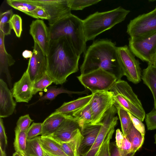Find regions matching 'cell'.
Masks as SVG:
<instances>
[{"instance_id":"obj_14","label":"cell","mask_w":156,"mask_h":156,"mask_svg":"<svg viewBox=\"0 0 156 156\" xmlns=\"http://www.w3.org/2000/svg\"><path fill=\"white\" fill-rule=\"evenodd\" d=\"M29 32L34 42L47 56L51 40L49 28L44 21L39 19L33 21L30 25Z\"/></svg>"},{"instance_id":"obj_19","label":"cell","mask_w":156,"mask_h":156,"mask_svg":"<svg viewBox=\"0 0 156 156\" xmlns=\"http://www.w3.org/2000/svg\"><path fill=\"white\" fill-rule=\"evenodd\" d=\"M68 116L56 111L52 113L42 123L41 136H49L54 133Z\"/></svg>"},{"instance_id":"obj_25","label":"cell","mask_w":156,"mask_h":156,"mask_svg":"<svg viewBox=\"0 0 156 156\" xmlns=\"http://www.w3.org/2000/svg\"><path fill=\"white\" fill-rule=\"evenodd\" d=\"M6 2L14 9L32 17V13L38 6L30 0H7Z\"/></svg>"},{"instance_id":"obj_26","label":"cell","mask_w":156,"mask_h":156,"mask_svg":"<svg viewBox=\"0 0 156 156\" xmlns=\"http://www.w3.org/2000/svg\"><path fill=\"white\" fill-rule=\"evenodd\" d=\"M124 136H125L131 143L133 152H136L143 144L144 136L135 128L133 123Z\"/></svg>"},{"instance_id":"obj_47","label":"cell","mask_w":156,"mask_h":156,"mask_svg":"<svg viewBox=\"0 0 156 156\" xmlns=\"http://www.w3.org/2000/svg\"><path fill=\"white\" fill-rule=\"evenodd\" d=\"M0 156H6L5 151H3L0 148Z\"/></svg>"},{"instance_id":"obj_7","label":"cell","mask_w":156,"mask_h":156,"mask_svg":"<svg viewBox=\"0 0 156 156\" xmlns=\"http://www.w3.org/2000/svg\"><path fill=\"white\" fill-rule=\"evenodd\" d=\"M128 46L135 56L148 64H152L156 54V32L143 36L130 37Z\"/></svg>"},{"instance_id":"obj_27","label":"cell","mask_w":156,"mask_h":156,"mask_svg":"<svg viewBox=\"0 0 156 156\" xmlns=\"http://www.w3.org/2000/svg\"><path fill=\"white\" fill-rule=\"evenodd\" d=\"M89 103L72 115L78 123L80 129L85 125L91 123L92 121V114Z\"/></svg>"},{"instance_id":"obj_23","label":"cell","mask_w":156,"mask_h":156,"mask_svg":"<svg viewBox=\"0 0 156 156\" xmlns=\"http://www.w3.org/2000/svg\"><path fill=\"white\" fill-rule=\"evenodd\" d=\"M83 139L80 129H79L76 134L70 141L59 142L64 152L68 156H80V147Z\"/></svg>"},{"instance_id":"obj_4","label":"cell","mask_w":156,"mask_h":156,"mask_svg":"<svg viewBox=\"0 0 156 156\" xmlns=\"http://www.w3.org/2000/svg\"><path fill=\"white\" fill-rule=\"evenodd\" d=\"M130 11L121 6L103 12H96L83 20L84 33L87 42L125 20Z\"/></svg>"},{"instance_id":"obj_2","label":"cell","mask_w":156,"mask_h":156,"mask_svg":"<svg viewBox=\"0 0 156 156\" xmlns=\"http://www.w3.org/2000/svg\"><path fill=\"white\" fill-rule=\"evenodd\" d=\"M84 53L83 61L80 67L81 74L101 68L113 75L117 80L124 76L117 47L111 40H96Z\"/></svg>"},{"instance_id":"obj_38","label":"cell","mask_w":156,"mask_h":156,"mask_svg":"<svg viewBox=\"0 0 156 156\" xmlns=\"http://www.w3.org/2000/svg\"><path fill=\"white\" fill-rule=\"evenodd\" d=\"M33 121L31 119L29 114L22 116L17 121L15 130L26 131L30 126V124Z\"/></svg>"},{"instance_id":"obj_10","label":"cell","mask_w":156,"mask_h":156,"mask_svg":"<svg viewBox=\"0 0 156 156\" xmlns=\"http://www.w3.org/2000/svg\"><path fill=\"white\" fill-rule=\"evenodd\" d=\"M92 94L89 103L93 116L91 124H101L108 110L114 105L112 93L110 91H98Z\"/></svg>"},{"instance_id":"obj_11","label":"cell","mask_w":156,"mask_h":156,"mask_svg":"<svg viewBox=\"0 0 156 156\" xmlns=\"http://www.w3.org/2000/svg\"><path fill=\"white\" fill-rule=\"evenodd\" d=\"M36 5L43 7L48 13L49 26L71 14L67 0H30Z\"/></svg>"},{"instance_id":"obj_16","label":"cell","mask_w":156,"mask_h":156,"mask_svg":"<svg viewBox=\"0 0 156 156\" xmlns=\"http://www.w3.org/2000/svg\"><path fill=\"white\" fill-rule=\"evenodd\" d=\"M79 129L80 128L77 122L71 115H68L58 129L49 136L58 142H66L72 139Z\"/></svg>"},{"instance_id":"obj_20","label":"cell","mask_w":156,"mask_h":156,"mask_svg":"<svg viewBox=\"0 0 156 156\" xmlns=\"http://www.w3.org/2000/svg\"><path fill=\"white\" fill-rule=\"evenodd\" d=\"M5 35L0 30V74H5L8 83L11 87L12 79L9 67L13 65L15 61L12 56L6 50L4 43Z\"/></svg>"},{"instance_id":"obj_9","label":"cell","mask_w":156,"mask_h":156,"mask_svg":"<svg viewBox=\"0 0 156 156\" xmlns=\"http://www.w3.org/2000/svg\"><path fill=\"white\" fill-rule=\"evenodd\" d=\"M126 32L131 38L156 32V6L152 11L131 20L127 26Z\"/></svg>"},{"instance_id":"obj_28","label":"cell","mask_w":156,"mask_h":156,"mask_svg":"<svg viewBox=\"0 0 156 156\" xmlns=\"http://www.w3.org/2000/svg\"><path fill=\"white\" fill-rule=\"evenodd\" d=\"M24 156H44L43 150L39 142V136L27 140Z\"/></svg>"},{"instance_id":"obj_50","label":"cell","mask_w":156,"mask_h":156,"mask_svg":"<svg viewBox=\"0 0 156 156\" xmlns=\"http://www.w3.org/2000/svg\"><path fill=\"white\" fill-rule=\"evenodd\" d=\"M152 64L156 67V54L155 55Z\"/></svg>"},{"instance_id":"obj_5","label":"cell","mask_w":156,"mask_h":156,"mask_svg":"<svg viewBox=\"0 0 156 156\" xmlns=\"http://www.w3.org/2000/svg\"><path fill=\"white\" fill-rule=\"evenodd\" d=\"M109 91L112 93L115 107L122 108L144 121L146 114L142 103L127 82L117 80Z\"/></svg>"},{"instance_id":"obj_17","label":"cell","mask_w":156,"mask_h":156,"mask_svg":"<svg viewBox=\"0 0 156 156\" xmlns=\"http://www.w3.org/2000/svg\"><path fill=\"white\" fill-rule=\"evenodd\" d=\"M12 93L6 83L0 79V117L6 118L11 115L16 106L13 98Z\"/></svg>"},{"instance_id":"obj_34","label":"cell","mask_w":156,"mask_h":156,"mask_svg":"<svg viewBox=\"0 0 156 156\" xmlns=\"http://www.w3.org/2000/svg\"><path fill=\"white\" fill-rule=\"evenodd\" d=\"M53 81L47 74L44 75L41 79L33 83L32 88L33 95L35 94L39 91H43Z\"/></svg>"},{"instance_id":"obj_51","label":"cell","mask_w":156,"mask_h":156,"mask_svg":"<svg viewBox=\"0 0 156 156\" xmlns=\"http://www.w3.org/2000/svg\"><path fill=\"white\" fill-rule=\"evenodd\" d=\"M154 138L155 139L154 143L156 144V133L155 134Z\"/></svg>"},{"instance_id":"obj_32","label":"cell","mask_w":156,"mask_h":156,"mask_svg":"<svg viewBox=\"0 0 156 156\" xmlns=\"http://www.w3.org/2000/svg\"><path fill=\"white\" fill-rule=\"evenodd\" d=\"M116 108L120 120L122 133L125 136L132 123V121L127 111L119 107Z\"/></svg>"},{"instance_id":"obj_39","label":"cell","mask_w":156,"mask_h":156,"mask_svg":"<svg viewBox=\"0 0 156 156\" xmlns=\"http://www.w3.org/2000/svg\"><path fill=\"white\" fill-rule=\"evenodd\" d=\"M145 120L148 130L156 129V110L153 109L146 114Z\"/></svg>"},{"instance_id":"obj_12","label":"cell","mask_w":156,"mask_h":156,"mask_svg":"<svg viewBox=\"0 0 156 156\" xmlns=\"http://www.w3.org/2000/svg\"><path fill=\"white\" fill-rule=\"evenodd\" d=\"M117 113L116 107L112 105L105 113L96 139L90 149L80 156H95L109 131L116 126L118 119L115 115Z\"/></svg>"},{"instance_id":"obj_41","label":"cell","mask_w":156,"mask_h":156,"mask_svg":"<svg viewBox=\"0 0 156 156\" xmlns=\"http://www.w3.org/2000/svg\"><path fill=\"white\" fill-rule=\"evenodd\" d=\"M7 146V138L6 136L3 119L0 118V148L5 151Z\"/></svg>"},{"instance_id":"obj_15","label":"cell","mask_w":156,"mask_h":156,"mask_svg":"<svg viewBox=\"0 0 156 156\" xmlns=\"http://www.w3.org/2000/svg\"><path fill=\"white\" fill-rule=\"evenodd\" d=\"M33 83L26 71L21 78L15 82L12 89V94L17 102L28 103L33 96Z\"/></svg>"},{"instance_id":"obj_36","label":"cell","mask_w":156,"mask_h":156,"mask_svg":"<svg viewBox=\"0 0 156 156\" xmlns=\"http://www.w3.org/2000/svg\"><path fill=\"white\" fill-rule=\"evenodd\" d=\"M42 129V123H33L26 130L27 140L31 139L41 135Z\"/></svg>"},{"instance_id":"obj_40","label":"cell","mask_w":156,"mask_h":156,"mask_svg":"<svg viewBox=\"0 0 156 156\" xmlns=\"http://www.w3.org/2000/svg\"><path fill=\"white\" fill-rule=\"evenodd\" d=\"M110 156H133L135 152L128 153L122 150L116 145L115 143L112 142L110 145Z\"/></svg>"},{"instance_id":"obj_44","label":"cell","mask_w":156,"mask_h":156,"mask_svg":"<svg viewBox=\"0 0 156 156\" xmlns=\"http://www.w3.org/2000/svg\"><path fill=\"white\" fill-rule=\"evenodd\" d=\"M120 148L128 153L133 152L132 150V145L131 143L125 136H124L122 145Z\"/></svg>"},{"instance_id":"obj_3","label":"cell","mask_w":156,"mask_h":156,"mask_svg":"<svg viewBox=\"0 0 156 156\" xmlns=\"http://www.w3.org/2000/svg\"><path fill=\"white\" fill-rule=\"evenodd\" d=\"M49 29L51 41L66 37L79 56L86 51L83 20L77 16L71 13L49 26Z\"/></svg>"},{"instance_id":"obj_6","label":"cell","mask_w":156,"mask_h":156,"mask_svg":"<svg viewBox=\"0 0 156 156\" xmlns=\"http://www.w3.org/2000/svg\"><path fill=\"white\" fill-rule=\"evenodd\" d=\"M77 77L92 94L98 91H109L117 80L114 76L101 68L81 74Z\"/></svg>"},{"instance_id":"obj_22","label":"cell","mask_w":156,"mask_h":156,"mask_svg":"<svg viewBox=\"0 0 156 156\" xmlns=\"http://www.w3.org/2000/svg\"><path fill=\"white\" fill-rule=\"evenodd\" d=\"M141 79L151 90L154 99V109L156 110V67L152 64H148L143 70Z\"/></svg>"},{"instance_id":"obj_48","label":"cell","mask_w":156,"mask_h":156,"mask_svg":"<svg viewBox=\"0 0 156 156\" xmlns=\"http://www.w3.org/2000/svg\"><path fill=\"white\" fill-rule=\"evenodd\" d=\"M13 156H24L23 154L15 152L12 155Z\"/></svg>"},{"instance_id":"obj_33","label":"cell","mask_w":156,"mask_h":156,"mask_svg":"<svg viewBox=\"0 0 156 156\" xmlns=\"http://www.w3.org/2000/svg\"><path fill=\"white\" fill-rule=\"evenodd\" d=\"M101 0H67L68 6L71 10H82L85 8L97 4Z\"/></svg>"},{"instance_id":"obj_46","label":"cell","mask_w":156,"mask_h":156,"mask_svg":"<svg viewBox=\"0 0 156 156\" xmlns=\"http://www.w3.org/2000/svg\"><path fill=\"white\" fill-rule=\"evenodd\" d=\"M33 55V52L28 50H25L22 53L23 56L25 58H30Z\"/></svg>"},{"instance_id":"obj_8","label":"cell","mask_w":156,"mask_h":156,"mask_svg":"<svg viewBox=\"0 0 156 156\" xmlns=\"http://www.w3.org/2000/svg\"><path fill=\"white\" fill-rule=\"evenodd\" d=\"M117 50L124 76L133 83H139L141 80L142 74L139 61L127 45L117 47Z\"/></svg>"},{"instance_id":"obj_30","label":"cell","mask_w":156,"mask_h":156,"mask_svg":"<svg viewBox=\"0 0 156 156\" xmlns=\"http://www.w3.org/2000/svg\"><path fill=\"white\" fill-rule=\"evenodd\" d=\"M15 138L13 143L14 149L16 152L23 154L27 147V137L26 131H20L15 130Z\"/></svg>"},{"instance_id":"obj_53","label":"cell","mask_w":156,"mask_h":156,"mask_svg":"<svg viewBox=\"0 0 156 156\" xmlns=\"http://www.w3.org/2000/svg\"></svg>"},{"instance_id":"obj_13","label":"cell","mask_w":156,"mask_h":156,"mask_svg":"<svg viewBox=\"0 0 156 156\" xmlns=\"http://www.w3.org/2000/svg\"><path fill=\"white\" fill-rule=\"evenodd\" d=\"M47 65V56L34 42L32 56L29 60L26 70L33 83L46 73Z\"/></svg>"},{"instance_id":"obj_31","label":"cell","mask_w":156,"mask_h":156,"mask_svg":"<svg viewBox=\"0 0 156 156\" xmlns=\"http://www.w3.org/2000/svg\"><path fill=\"white\" fill-rule=\"evenodd\" d=\"M13 15L12 9L8 10L0 15V30L5 35H7L11 34V27L10 20Z\"/></svg>"},{"instance_id":"obj_29","label":"cell","mask_w":156,"mask_h":156,"mask_svg":"<svg viewBox=\"0 0 156 156\" xmlns=\"http://www.w3.org/2000/svg\"><path fill=\"white\" fill-rule=\"evenodd\" d=\"M86 91L82 92H75L69 91L64 89L63 87L55 88L51 87L49 88L47 90L46 94L40 99V101L49 100L51 101L54 99L58 95L62 93H66L71 94H81L86 93Z\"/></svg>"},{"instance_id":"obj_24","label":"cell","mask_w":156,"mask_h":156,"mask_svg":"<svg viewBox=\"0 0 156 156\" xmlns=\"http://www.w3.org/2000/svg\"><path fill=\"white\" fill-rule=\"evenodd\" d=\"M39 142L43 150L53 156H68L62 150L59 143L50 136H39Z\"/></svg>"},{"instance_id":"obj_1","label":"cell","mask_w":156,"mask_h":156,"mask_svg":"<svg viewBox=\"0 0 156 156\" xmlns=\"http://www.w3.org/2000/svg\"><path fill=\"white\" fill-rule=\"evenodd\" d=\"M80 57L67 37L50 41L46 73L54 83L62 84L69 76L78 71Z\"/></svg>"},{"instance_id":"obj_45","label":"cell","mask_w":156,"mask_h":156,"mask_svg":"<svg viewBox=\"0 0 156 156\" xmlns=\"http://www.w3.org/2000/svg\"><path fill=\"white\" fill-rule=\"evenodd\" d=\"M124 138V136L122 133L119 129H118L116 130L115 143L116 146L119 148L121 147Z\"/></svg>"},{"instance_id":"obj_21","label":"cell","mask_w":156,"mask_h":156,"mask_svg":"<svg viewBox=\"0 0 156 156\" xmlns=\"http://www.w3.org/2000/svg\"><path fill=\"white\" fill-rule=\"evenodd\" d=\"M92 97V94L80 98L76 100L64 102L55 111L67 115H72L74 113L80 110L88 105Z\"/></svg>"},{"instance_id":"obj_18","label":"cell","mask_w":156,"mask_h":156,"mask_svg":"<svg viewBox=\"0 0 156 156\" xmlns=\"http://www.w3.org/2000/svg\"><path fill=\"white\" fill-rule=\"evenodd\" d=\"M101 125L87 124L80 129L83 139L80 147V156L87 152L93 145L99 133Z\"/></svg>"},{"instance_id":"obj_42","label":"cell","mask_w":156,"mask_h":156,"mask_svg":"<svg viewBox=\"0 0 156 156\" xmlns=\"http://www.w3.org/2000/svg\"><path fill=\"white\" fill-rule=\"evenodd\" d=\"M128 112L134 127L140 132L144 136L145 133V127L142 121L131 113Z\"/></svg>"},{"instance_id":"obj_37","label":"cell","mask_w":156,"mask_h":156,"mask_svg":"<svg viewBox=\"0 0 156 156\" xmlns=\"http://www.w3.org/2000/svg\"><path fill=\"white\" fill-rule=\"evenodd\" d=\"M12 27L16 36L20 37L22 31V19L21 17L18 15L14 14L12 16L10 20Z\"/></svg>"},{"instance_id":"obj_52","label":"cell","mask_w":156,"mask_h":156,"mask_svg":"<svg viewBox=\"0 0 156 156\" xmlns=\"http://www.w3.org/2000/svg\"></svg>"},{"instance_id":"obj_43","label":"cell","mask_w":156,"mask_h":156,"mask_svg":"<svg viewBox=\"0 0 156 156\" xmlns=\"http://www.w3.org/2000/svg\"><path fill=\"white\" fill-rule=\"evenodd\" d=\"M32 14L33 17L36 19H41L48 20V15L46 10L43 7L38 6L33 11Z\"/></svg>"},{"instance_id":"obj_49","label":"cell","mask_w":156,"mask_h":156,"mask_svg":"<svg viewBox=\"0 0 156 156\" xmlns=\"http://www.w3.org/2000/svg\"><path fill=\"white\" fill-rule=\"evenodd\" d=\"M44 156H53L46 151L43 150Z\"/></svg>"},{"instance_id":"obj_35","label":"cell","mask_w":156,"mask_h":156,"mask_svg":"<svg viewBox=\"0 0 156 156\" xmlns=\"http://www.w3.org/2000/svg\"><path fill=\"white\" fill-rule=\"evenodd\" d=\"M114 128L113 127L109 131L95 156H110V141L114 133Z\"/></svg>"}]
</instances>
